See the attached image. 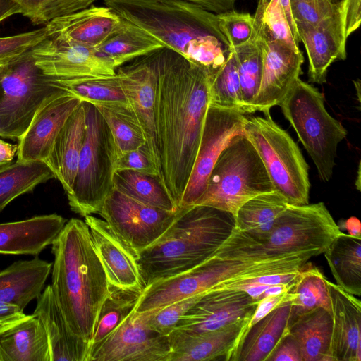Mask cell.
<instances>
[{
    "label": "cell",
    "mask_w": 361,
    "mask_h": 361,
    "mask_svg": "<svg viewBox=\"0 0 361 361\" xmlns=\"http://www.w3.org/2000/svg\"><path fill=\"white\" fill-rule=\"evenodd\" d=\"M155 54L159 180L178 208L199 148L209 104L210 75L170 49H159Z\"/></svg>",
    "instance_id": "1"
},
{
    "label": "cell",
    "mask_w": 361,
    "mask_h": 361,
    "mask_svg": "<svg viewBox=\"0 0 361 361\" xmlns=\"http://www.w3.org/2000/svg\"><path fill=\"white\" fill-rule=\"evenodd\" d=\"M106 6L134 23L213 77L232 49L217 14L185 0H104Z\"/></svg>",
    "instance_id": "2"
},
{
    "label": "cell",
    "mask_w": 361,
    "mask_h": 361,
    "mask_svg": "<svg viewBox=\"0 0 361 361\" xmlns=\"http://www.w3.org/2000/svg\"><path fill=\"white\" fill-rule=\"evenodd\" d=\"M51 287L71 331L92 345L110 283L85 221L72 218L51 243Z\"/></svg>",
    "instance_id": "3"
},
{
    "label": "cell",
    "mask_w": 361,
    "mask_h": 361,
    "mask_svg": "<svg viewBox=\"0 0 361 361\" xmlns=\"http://www.w3.org/2000/svg\"><path fill=\"white\" fill-rule=\"evenodd\" d=\"M235 227L229 213L205 205L179 207L165 233L136 256L144 287L209 258Z\"/></svg>",
    "instance_id": "4"
},
{
    "label": "cell",
    "mask_w": 361,
    "mask_h": 361,
    "mask_svg": "<svg viewBox=\"0 0 361 361\" xmlns=\"http://www.w3.org/2000/svg\"><path fill=\"white\" fill-rule=\"evenodd\" d=\"M274 190L257 150L243 134H239L221 152L204 193L194 205L214 207L231 214L235 219L247 201Z\"/></svg>",
    "instance_id": "5"
},
{
    "label": "cell",
    "mask_w": 361,
    "mask_h": 361,
    "mask_svg": "<svg viewBox=\"0 0 361 361\" xmlns=\"http://www.w3.org/2000/svg\"><path fill=\"white\" fill-rule=\"evenodd\" d=\"M324 99L318 89L298 78L279 106L312 158L320 179L327 182L333 175L338 144L346 137L347 130L327 111Z\"/></svg>",
    "instance_id": "6"
},
{
    "label": "cell",
    "mask_w": 361,
    "mask_h": 361,
    "mask_svg": "<svg viewBox=\"0 0 361 361\" xmlns=\"http://www.w3.org/2000/svg\"><path fill=\"white\" fill-rule=\"evenodd\" d=\"M263 114L264 117H245L243 134L257 150L275 190L289 204H308V164L290 135L273 121L270 111Z\"/></svg>",
    "instance_id": "7"
},
{
    "label": "cell",
    "mask_w": 361,
    "mask_h": 361,
    "mask_svg": "<svg viewBox=\"0 0 361 361\" xmlns=\"http://www.w3.org/2000/svg\"><path fill=\"white\" fill-rule=\"evenodd\" d=\"M86 130L76 176L67 195L71 209L85 217L99 213L114 188L116 159L110 130L98 109L84 102Z\"/></svg>",
    "instance_id": "8"
},
{
    "label": "cell",
    "mask_w": 361,
    "mask_h": 361,
    "mask_svg": "<svg viewBox=\"0 0 361 361\" xmlns=\"http://www.w3.org/2000/svg\"><path fill=\"white\" fill-rule=\"evenodd\" d=\"M64 91L56 78L37 67L31 49L5 59L0 71V137L18 140L41 105Z\"/></svg>",
    "instance_id": "9"
},
{
    "label": "cell",
    "mask_w": 361,
    "mask_h": 361,
    "mask_svg": "<svg viewBox=\"0 0 361 361\" xmlns=\"http://www.w3.org/2000/svg\"><path fill=\"white\" fill-rule=\"evenodd\" d=\"M343 233L324 203L288 204L262 245L270 254H322Z\"/></svg>",
    "instance_id": "10"
},
{
    "label": "cell",
    "mask_w": 361,
    "mask_h": 361,
    "mask_svg": "<svg viewBox=\"0 0 361 361\" xmlns=\"http://www.w3.org/2000/svg\"><path fill=\"white\" fill-rule=\"evenodd\" d=\"M177 211L152 207L113 188L99 214L136 257L165 233Z\"/></svg>",
    "instance_id": "11"
},
{
    "label": "cell",
    "mask_w": 361,
    "mask_h": 361,
    "mask_svg": "<svg viewBox=\"0 0 361 361\" xmlns=\"http://www.w3.org/2000/svg\"><path fill=\"white\" fill-rule=\"evenodd\" d=\"M257 303L243 290L206 291L169 334L171 350L195 336L248 319Z\"/></svg>",
    "instance_id": "12"
},
{
    "label": "cell",
    "mask_w": 361,
    "mask_h": 361,
    "mask_svg": "<svg viewBox=\"0 0 361 361\" xmlns=\"http://www.w3.org/2000/svg\"><path fill=\"white\" fill-rule=\"evenodd\" d=\"M169 336L154 329L146 312L133 311L110 335L90 348L87 361H169Z\"/></svg>",
    "instance_id": "13"
},
{
    "label": "cell",
    "mask_w": 361,
    "mask_h": 361,
    "mask_svg": "<svg viewBox=\"0 0 361 361\" xmlns=\"http://www.w3.org/2000/svg\"><path fill=\"white\" fill-rule=\"evenodd\" d=\"M245 117L239 111L209 104L197 154L179 207L194 205L202 195L221 152L233 137L243 134Z\"/></svg>",
    "instance_id": "14"
},
{
    "label": "cell",
    "mask_w": 361,
    "mask_h": 361,
    "mask_svg": "<svg viewBox=\"0 0 361 361\" xmlns=\"http://www.w3.org/2000/svg\"><path fill=\"white\" fill-rule=\"evenodd\" d=\"M254 35L262 51V74L251 109L252 113H265L270 111L273 106H279L300 78L304 57L301 51H295L269 38L255 20Z\"/></svg>",
    "instance_id": "15"
},
{
    "label": "cell",
    "mask_w": 361,
    "mask_h": 361,
    "mask_svg": "<svg viewBox=\"0 0 361 361\" xmlns=\"http://www.w3.org/2000/svg\"><path fill=\"white\" fill-rule=\"evenodd\" d=\"M155 51L119 66L116 71V74L130 111L144 135L146 145L158 169L159 178L155 123L157 82Z\"/></svg>",
    "instance_id": "16"
},
{
    "label": "cell",
    "mask_w": 361,
    "mask_h": 361,
    "mask_svg": "<svg viewBox=\"0 0 361 361\" xmlns=\"http://www.w3.org/2000/svg\"><path fill=\"white\" fill-rule=\"evenodd\" d=\"M35 64L56 79L114 75L116 69L94 48L47 37L31 49Z\"/></svg>",
    "instance_id": "17"
},
{
    "label": "cell",
    "mask_w": 361,
    "mask_h": 361,
    "mask_svg": "<svg viewBox=\"0 0 361 361\" xmlns=\"http://www.w3.org/2000/svg\"><path fill=\"white\" fill-rule=\"evenodd\" d=\"M81 102L66 91L47 99L18 140L17 161H44L61 129Z\"/></svg>",
    "instance_id": "18"
},
{
    "label": "cell",
    "mask_w": 361,
    "mask_h": 361,
    "mask_svg": "<svg viewBox=\"0 0 361 361\" xmlns=\"http://www.w3.org/2000/svg\"><path fill=\"white\" fill-rule=\"evenodd\" d=\"M309 61V81L326 82L329 66L336 60L346 59V41L341 16L326 18L317 24L295 23Z\"/></svg>",
    "instance_id": "19"
},
{
    "label": "cell",
    "mask_w": 361,
    "mask_h": 361,
    "mask_svg": "<svg viewBox=\"0 0 361 361\" xmlns=\"http://www.w3.org/2000/svg\"><path fill=\"white\" fill-rule=\"evenodd\" d=\"M84 218L110 285L122 288H144L135 257L107 223L93 215Z\"/></svg>",
    "instance_id": "20"
},
{
    "label": "cell",
    "mask_w": 361,
    "mask_h": 361,
    "mask_svg": "<svg viewBox=\"0 0 361 361\" xmlns=\"http://www.w3.org/2000/svg\"><path fill=\"white\" fill-rule=\"evenodd\" d=\"M331 305V361L361 360L360 300L327 280Z\"/></svg>",
    "instance_id": "21"
},
{
    "label": "cell",
    "mask_w": 361,
    "mask_h": 361,
    "mask_svg": "<svg viewBox=\"0 0 361 361\" xmlns=\"http://www.w3.org/2000/svg\"><path fill=\"white\" fill-rule=\"evenodd\" d=\"M121 18L109 7L90 6L45 25L47 37L95 48L118 26Z\"/></svg>",
    "instance_id": "22"
},
{
    "label": "cell",
    "mask_w": 361,
    "mask_h": 361,
    "mask_svg": "<svg viewBox=\"0 0 361 361\" xmlns=\"http://www.w3.org/2000/svg\"><path fill=\"white\" fill-rule=\"evenodd\" d=\"M32 314L40 321L46 332L50 361H87L91 345L71 331L50 284L37 298Z\"/></svg>",
    "instance_id": "23"
},
{
    "label": "cell",
    "mask_w": 361,
    "mask_h": 361,
    "mask_svg": "<svg viewBox=\"0 0 361 361\" xmlns=\"http://www.w3.org/2000/svg\"><path fill=\"white\" fill-rule=\"evenodd\" d=\"M67 219L57 214L35 216L0 224V254L38 256L64 227Z\"/></svg>",
    "instance_id": "24"
},
{
    "label": "cell",
    "mask_w": 361,
    "mask_h": 361,
    "mask_svg": "<svg viewBox=\"0 0 361 361\" xmlns=\"http://www.w3.org/2000/svg\"><path fill=\"white\" fill-rule=\"evenodd\" d=\"M85 130L86 109L82 102L61 129L44 161L66 195L70 193L76 176Z\"/></svg>",
    "instance_id": "25"
},
{
    "label": "cell",
    "mask_w": 361,
    "mask_h": 361,
    "mask_svg": "<svg viewBox=\"0 0 361 361\" xmlns=\"http://www.w3.org/2000/svg\"><path fill=\"white\" fill-rule=\"evenodd\" d=\"M291 300L281 304L252 326L231 361H269L281 341L289 334Z\"/></svg>",
    "instance_id": "26"
},
{
    "label": "cell",
    "mask_w": 361,
    "mask_h": 361,
    "mask_svg": "<svg viewBox=\"0 0 361 361\" xmlns=\"http://www.w3.org/2000/svg\"><path fill=\"white\" fill-rule=\"evenodd\" d=\"M52 262L39 258L19 260L0 271V302L24 310L37 300L51 274Z\"/></svg>",
    "instance_id": "27"
},
{
    "label": "cell",
    "mask_w": 361,
    "mask_h": 361,
    "mask_svg": "<svg viewBox=\"0 0 361 361\" xmlns=\"http://www.w3.org/2000/svg\"><path fill=\"white\" fill-rule=\"evenodd\" d=\"M0 361H50L46 332L35 315L0 331Z\"/></svg>",
    "instance_id": "28"
},
{
    "label": "cell",
    "mask_w": 361,
    "mask_h": 361,
    "mask_svg": "<svg viewBox=\"0 0 361 361\" xmlns=\"http://www.w3.org/2000/svg\"><path fill=\"white\" fill-rule=\"evenodd\" d=\"M289 334L296 341L302 361H331L332 318L317 307L291 319Z\"/></svg>",
    "instance_id": "29"
},
{
    "label": "cell",
    "mask_w": 361,
    "mask_h": 361,
    "mask_svg": "<svg viewBox=\"0 0 361 361\" xmlns=\"http://www.w3.org/2000/svg\"><path fill=\"white\" fill-rule=\"evenodd\" d=\"M248 319L185 341L171 350L169 361H231L237 340Z\"/></svg>",
    "instance_id": "30"
},
{
    "label": "cell",
    "mask_w": 361,
    "mask_h": 361,
    "mask_svg": "<svg viewBox=\"0 0 361 361\" xmlns=\"http://www.w3.org/2000/svg\"><path fill=\"white\" fill-rule=\"evenodd\" d=\"M161 48L164 47L155 38L121 18L116 29L94 49L117 69L136 58Z\"/></svg>",
    "instance_id": "31"
},
{
    "label": "cell",
    "mask_w": 361,
    "mask_h": 361,
    "mask_svg": "<svg viewBox=\"0 0 361 361\" xmlns=\"http://www.w3.org/2000/svg\"><path fill=\"white\" fill-rule=\"evenodd\" d=\"M288 204L276 190L259 195L240 207L235 217V227L262 244Z\"/></svg>",
    "instance_id": "32"
},
{
    "label": "cell",
    "mask_w": 361,
    "mask_h": 361,
    "mask_svg": "<svg viewBox=\"0 0 361 361\" xmlns=\"http://www.w3.org/2000/svg\"><path fill=\"white\" fill-rule=\"evenodd\" d=\"M336 284L361 295V238L343 233L324 252Z\"/></svg>",
    "instance_id": "33"
},
{
    "label": "cell",
    "mask_w": 361,
    "mask_h": 361,
    "mask_svg": "<svg viewBox=\"0 0 361 361\" xmlns=\"http://www.w3.org/2000/svg\"><path fill=\"white\" fill-rule=\"evenodd\" d=\"M56 80L63 90L82 102L130 110L116 74Z\"/></svg>",
    "instance_id": "34"
},
{
    "label": "cell",
    "mask_w": 361,
    "mask_h": 361,
    "mask_svg": "<svg viewBox=\"0 0 361 361\" xmlns=\"http://www.w3.org/2000/svg\"><path fill=\"white\" fill-rule=\"evenodd\" d=\"M54 178L51 169L41 161H16L1 167L0 212L18 197L32 192L37 185Z\"/></svg>",
    "instance_id": "35"
},
{
    "label": "cell",
    "mask_w": 361,
    "mask_h": 361,
    "mask_svg": "<svg viewBox=\"0 0 361 361\" xmlns=\"http://www.w3.org/2000/svg\"><path fill=\"white\" fill-rule=\"evenodd\" d=\"M292 319L317 307L331 312L327 279L320 269L306 262L291 288Z\"/></svg>",
    "instance_id": "36"
},
{
    "label": "cell",
    "mask_w": 361,
    "mask_h": 361,
    "mask_svg": "<svg viewBox=\"0 0 361 361\" xmlns=\"http://www.w3.org/2000/svg\"><path fill=\"white\" fill-rule=\"evenodd\" d=\"M113 183L120 192L145 204L170 212L178 209L156 176L118 170L114 173Z\"/></svg>",
    "instance_id": "37"
},
{
    "label": "cell",
    "mask_w": 361,
    "mask_h": 361,
    "mask_svg": "<svg viewBox=\"0 0 361 361\" xmlns=\"http://www.w3.org/2000/svg\"><path fill=\"white\" fill-rule=\"evenodd\" d=\"M143 289L110 285L109 293L99 310L91 347L105 339L135 310Z\"/></svg>",
    "instance_id": "38"
},
{
    "label": "cell",
    "mask_w": 361,
    "mask_h": 361,
    "mask_svg": "<svg viewBox=\"0 0 361 361\" xmlns=\"http://www.w3.org/2000/svg\"><path fill=\"white\" fill-rule=\"evenodd\" d=\"M231 49L235 59L245 113L250 114L251 104L257 95L262 78V51L254 32L247 43Z\"/></svg>",
    "instance_id": "39"
},
{
    "label": "cell",
    "mask_w": 361,
    "mask_h": 361,
    "mask_svg": "<svg viewBox=\"0 0 361 361\" xmlns=\"http://www.w3.org/2000/svg\"><path fill=\"white\" fill-rule=\"evenodd\" d=\"M94 106L100 112L110 130L116 159L127 152L146 145L142 130L130 110L105 106Z\"/></svg>",
    "instance_id": "40"
},
{
    "label": "cell",
    "mask_w": 361,
    "mask_h": 361,
    "mask_svg": "<svg viewBox=\"0 0 361 361\" xmlns=\"http://www.w3.org/2000/svg\"><path fill=\"white\" fill-rule=\"evenodd\" d=\"M209 104L246 114L233 51L223 66L210 78Z\"/></svg>",
    "instance_id": "41"
},
{
    "label": "cell",
    "mask_w": 361,
    "mask_h": 361,
    "mask_svg": "<svg viewBox=\"0 0 361 361\" xmlns=\"http://www.w3.org/2000/svg\"><path fill=\"white\" fill-rule=\"evenodd\" d=\"M254 18L269 38L284 44L295 51H300L281 0H270L267 4L258 1Z\"/></svg>",
    "instance_id": "42"
},
{
    "label": "cell",
    "mask_w": 361,
    "mask_h": 361,
    "mask_svg": "<svg viewBox=\"0 0 361 361\" xmlns=\"http://www.w3.org/2000/svg\"><path fill=\"white\" fill-rule=\"evenodd\" d=\"M20 8V14L34 25H47L50 21L92 5L95 0H13Z\"/></svg>",
    "instance_id": "43"
},
{
    "label": "cell",
    "mask_w": 361,
    "mask_h": 361,
    "mask_svg": "<svg viewBox=\"0 0 361 361\" xmlns=\"http://www.w3.org/2000/svg\"><path fill=\"white\" fill-rule=\"evenodd\" d=\"M220 30L231 49L247 43L254 32V16L235 10L217 14Z\"/></svg>",
    "instance_id": "44"
},
{
    "label": "cell",
    "mask_w": 361,
    "mask_h": 361,
    "mask_svg": "<svg viewBox=\"0 0 361 361\" xmlns=\"http://www.w3.org/2000/svg\"><path fill=\"white\" fill-rule=\"evenodd\" d=\"M204 293L178 300L159 310L147 311L148 324L160 334L169 336L180 318Z\"/></svg>",
    "instance_id": "45"
},
{
    "label": "cell",
    "mask_w": 361,
    "mask_h": 361,
    "mask_svg": "<svg viewBox=\"0 0 361 361\" xmlns=\"http://www.w3.org/2000/svg\"><path fill=\"white\" fill-rule=\"evenodd\" d=\"M293 18L296 22L317 24L341 16V5L330 0H289Z\"/></svg>",
    "instance_id": "46"
},
{
    "label": "cell",
    "mask_w": 361,
    "mask_h": 361,
    "mask_svg": "<svg viewBox=\"0 0 361 361\" xmlns=\"http://www.w3.org/2000/svg\"><path fill=\"white\" fill-rule=\"evenodd\" d=\"M47 37L46 27L18 35L0 37V60L15 57Z\"/></svg>",
    "instance_id": "47"
},
{
    "label": "cell",
    "mask_w": 361,
    "mask_h": 361,
    "mask_svg": "<svg viewBox=\"0 0 361 361\" xmlns=\"http://www.w3.org/2000/svg\"><path fill=\"white\" fill-rule=\"evenodd\" d=\"M118 170H131L159 179L158 169L146 145L119 156L114 164V171Z\"/></svg>",
    "instance_id": "48"
},
{
    "label": "cell",
    "mask_w": 361,
    "mask_h": 361,
    "mask_svg": "<svg viewBox=\"0 0 361 361\" xmlns=\"http://www.w3.org/2000/svg\"><path fill=\"white\" fill-rule=\"evenodd\" d=\"M340 5L345 33L348 37L360 25L361 0H342Z\"/></svg>",
    "instance_id": "49"
},
{
    "label": "cell",
    "mask_w": 361,
    "mask_h": 361,
    "mask_svg": "<svg viewBox=\"0 0 361 361\" xmlns=\"http://www.w3.org/2000/svg\"><path fill=\"white\" fill-rule=\"evenodd\" d=\"M269 361H302L298 345L290 334L281 341Z\"/></svg>",
    "instance_id": "50"
},
{
    "label": "cell",
    "mask_w": 361,
    "mask_h": 361,
    "mask_svg": "<svg viewBox=\"0 0 361 361\" xmlns=\"http://www.w3.org/2000/svg\"><path fill=\"white\" fill-rule=\"evenodd\" d=\"M23 310L16 305L0 302V331L23 319L27 315Z\"/></svg>",
    "instance_id": "51"
},
{
    "label": "cell",
    "mask_w": 361,
    "mask_h": 361,
    "mask_svg": "<svg viewBox=\"0 0 361 361\" xmlns=\"http://www.w3.org/2000/svg\"><path fill=\"white\" fill-rule=\"evenodd\" d=\"M195 4L215 14L234 10L237 0H185Z\"/></svg>",
    "instance_id": "52"
},
{
    "label": "cell",
    "mask_w": 361,
    "mask_h": 361,
    "mask_svg": "<svg viewBox=\"0 0 361 361\" xmlns=\"http://www.w3.org/2000/svg\"><path fill=\"white\" fill-rule=\"evenodd\" d=\"M18 144H11L0 139V165L6 166L12 163L17 154Z\"/></svg>",
    "instance_id": "53"
},
{
    "label": "cell",
    "mask_w": 361,
    "mask_h": 361,
    "mask_svg": "<svg viewBox=\"0 0 361 361\" xmlns=\"http://www.w3.org/2000/svg\"><path fill=\"white\" fill-rule=\"evenodd\" d=\"M20 13V8L13 0H0V23Z\"/></svg>",
    "instance_id": "54"
},
{
    "label": "cell",
    "mask_w": 361,
    "mask_h": 361,
    "mask_svg": "<svg viewBox=\"0 0 361 361\" xmlns=\"http://www.w3.org/2000/svg\"><path fill=\"white\" fill-rule=\"evenodd\" d=\"M259 1L263 2L264 4H267L270 0H259ZM281 1L283 7L284 8V11H285V13H286L289 25H290V28H291V30L293 32V35L294 39H295V42L299 44V42L300 41V38H299V36H298V31H297V28H296V25H295V21H294V20L293 18V16H292L289 0H281Z\"/></svg>",
    "instance_id": "55"
},
{
    "label": "cell",
    "mask_w": 361,
    "mask_h": 361,
    "mask_svg": "<svg viewBox=\"0 0 361 361\" xmlns=\"http://www.w3.org/2000/svg\"><path fill=\"white\" fill-rule=\"evenodd\" d=\"M344 227L348 234L361 238V224L360 220L354 216L348 219L344 222Z\"/></svg>",
    "instance_id": "56"
},
{
    "label": "cell",
    "mask_w": 361,
    "mask_h": 361,
    "mask_svg": "<svg viewBox=\"0 0 361 361\" xmlns=\"http://www.w3.org/2000/svg\"><path fill=\"white\" fill-rule=\"evenodd\" d=\"M4 61H5V59L4 60H0V71H1V70L2 68V67H3Z\"/></svg>",
    "instance_id": "57"
},
{
    "label": "cell",
    "mask_w": 361,
    "mask_h": 361,
    "mask_svg": "<svg viewBox=\"0 0 361 361\" xmlns=\"http://www.w3.org/2000/svg\"><path fill=\"white\" fill-rule=\"evenodd\" d=\"M334 4H339L342 0H330Z\"/></svg>",
    "instance_id": "58"
},
{
    "label": "cell",
    "mask_w": 361,
    "mask_h": 361,
    "mask_svg": "<svg viewBox=\"0 0 361 361\" xmlns=\"http://www.w3.org/2000/svg\"><path fill=\"white\" fill-rule=\"evenodd\" d=\"M2 166H1V165H0V168H1V167H2Z\"/></svg>",
    "instance_id": "59"
}]
</instances>
